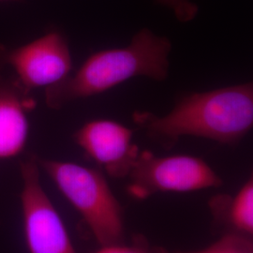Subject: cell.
<instances>
[{
  "label": "cell",
  "mask_w": 253,
  "mask_h": 253,
  "mask_svg": "<svg viewBox=\"0 0 253 253\" xmlns=\"http://www.w3.org/2000/svg\"><path fill=\"white\" fill-rule=\"evenodd\" d=\"M132 119L146 135L165 147L183 136L235 145L253 128V83L191 93L181 98L167 115L135 111Z\"/></svg>",
  "instance_id": "1"
},
{
  "label": "cell",
  "mask_w": 253,
  "mask_h": 253,
  "mask_svg": "<svg viewBox=\"0 0 253 253\" xmlns=\"http://www.w3.org/2000/svg\"><path fill=\"white\" fill-rule=\"evenodd\" d=\"M21 207L29 253H77L63 219L43 189L36 155L20 162Z\"/></svg>",
  "instance_id": "5"
},
{
  "label": "cell",
  "mask_w": 253,
  "mask_h": 253,
  "mask_svg": "<svg viewBox=\"0 0 253 253\" xmlns=\"http://www.w3.org/2000/svg\"><path fill=\"white\" fill-rule=\"evenodd\" d=\"M38 163L79 213L100 247L122 243V207L102 172L77 163L39 157Z\"/></svg>",
  "instance_id": "3"
},
{
  "label": "cell",
  "mask_w": 253,
  "mask_h": 253,
  "mask_svg": "<svg viewBox=\"0 0 253 253\" xmlns=\"http://www.w3.org/2000/svg\"><path fill=\"white\" fill-rule=\"evenodd\" d=\"M174 253H253V238L252 236L230 232L206 249Z\"/></svg>",
  "instance_id": "10"
},
{
  "label": "cell",
  "mask_w": 253,
  "mask_h": 253,
  "mask_svg": "<svg viewBox=\"0 0 253 253\" xmlns=\"http://www.w3.org/2000/svg\"><path fill=\"white\" fill-rule=\"evenodd\" d=\"M4 1H15V0H4Z\"/></svg>",
  "instance_id": "13"
},
{
  "label": "cell",
  "mask_w": 253,
  "mask_h": 253,
  "mask_svg": "<svg viewBox=\"0 0 253 253\" xmlns=\"http://www.w3.org/2000/svg\"><path fill=\"white\" fill-rule=\"evenodd\" d=\"M31 93L13 74L0 68V160L18 156L26 146L27 116L36 107Z\"/></svg>",
  "instance_id": "8"
},
{
  "label": "cell",
  "mask_w": 253,
  "mask_h": 253,
  "mask_svg": "<svg viewBox=\"0 0 253 253\" xmlns=\"http://www.w3.org/2000/svg\"><path fill=\"white\" fill-rule=\"evenodd\" d=\"M94 253H168L162 249H152L144 244L127 246L122 243L101 246L100 250Z\"/></svg>",
  "instance_id": "12"
},
{
  "label": "cell",
  "mask_w": 253,
  "mask_h": 253,
  "mask_svg": "<svg viewBox=\"0 0 253 253\" xmlns=\"http://www.w3.org/2000/svg\"><path fill=\"white\" fill-rule=\"evenodd\" d=\"M171 51L169 39L143 28L132 37L128 45L91 54L75 73L45 88L46 105L59 110L135 77L164 81L169 74Z\"/></svg>",
  "instance_id": "2"
},
{
  "label": "cell",
  "mask_w": 253,
  "mask_h": 253,
  "mask_svg": "<svg viewBox=\"0 0 253 253\" xmlns=\"http://www.w3.org/2000/svg\"><path fill=\"white\" fill-rule=\"evenodd\" d=\"M0 68L9 71L32 92L54 85L69 76L73 58L65 37L52 31L16 48L0 44Z\"/></svg>",
  "instance_id": "6"
},
{
  "label": "cell",
  "mask_w": 253,
  "mask_h": 253,
  "mask_svg": "<svg viewBox=\"0 0 253 253\" xmlns=\"http://www.w3.org/2000/svg\"><path fill=\"white\" fill-rule=\"evenodd\" d=\"M132 137V129L109 119L89 121L73 134L84 154L114 178L127 177L141 152Z\"/></svg>",
  "instance_id": "7"
},
{
  "label": "cell",
  "mask_w": 253,
  "mask_h": 253,
  "mask_svg": "<svg viewBox=\"0 0 253 253\" xmlns=\"http://www.w3.org/2000/svg\"><path fill=\"white\" fill-rule=\"evenodd\" d=\"M214 206L225 208L222 217L226 218L232 232L253 236V179L246 181L234 197L219 196L213 202Z\"/></svg>",
  "instance_id": "9"
},
{
  "label": "cell",
  "mask_w": 253,
  "mask_h": 253,
  "mask_svg": "<svg viewBox=\"0 0 253 253\" xmlns=\"http://www.w3.org/2000/svg\"><path fill=\"white\" fill-rule=\"evenodd\" d=\"M127 191L138 200L157 193L191 192L219 188L222 179L203 159L190 155L158 157L140 152L127 175Z\"/></svg>",
  "instance_id": "4"
},
{
  "label": "cell",
  "mask_w": 253,
  "mask_h": 253,
  "mask_svg": "<svg viewBox=\"0 0 253 253\" xmlns=\"http://www.w3.org/2000/svg\"><path fill=\"white\" fill-rule=\"evenodd\" d=\"M159 4L163 5L172 10L176 19L187 23L196 17L198 13V6L190 0H156Z\"/></svg>",
  "instance_id": "11"
}]
</instances>
